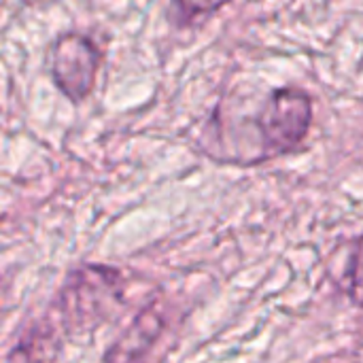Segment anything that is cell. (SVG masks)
<instances>
[{"label":"cell","mask_w":363,"mask_h":363,"mask_svg":"<svg viewBox=\"0 0 363 363\" xmlns=\"http://www.w3.org/2000/svg\"><path fill=\"white\" fill-rule=\"evenodd\" d=\"M49 57L55 87L72 104H81L91 94L102 64V51L96 40L77 30L62 32L51 45Z\"/></svg>","instance_id":"cell-3"},{"label":"cell","mask_w":363,"mask_h":363,"mask_svg":"<svg viewBox=\"0 0 363 363\" xmlns=\"http://www.w3.org/2000/svg\"><path fill=\"white\" fill-rule=\"evenodd\" d=\"M345 291L353 306L363 308V234L355 240L353 251L347 262V281Z\"/></svg>","instance_id":"cell-6"},{"label":"cell","mask_w":363,"mask_h":363,"mask_svg":"<svg viewBox=\"0 0 363 363\" xmlns=\"http://www.w3.org/2000/svg\"><path fill=\"white\" fill-rule=\"evenodd\" d=\"M166 330V317L160 304L143 306L119 338L104 351L102 363H147L151 351Z\"/></svg>","instance_id":"cell-4"},{"label":"cell","mask_w":363,"mask_h":363,"mask_svg":"<svg viewBox=\"0 0 363 363\" xmlns=\"http://www.w3.org/2000/svg\"><path fill=\"white\" fill-rule=\"evenodd\" d=\"M62 340L45 319L34 321L9 351L4 363H57L62 359Z\"/></svg>","instance_id":"cell-5"},{"label":"cell","mask_w":363,"mask_h":363,"mask_svg":"<svg viewBox=\"0 0 363 363\" xmlns=\"http://www.w3.org/2000/svg\"><path fill=\"white\" fill-rule=\"evenodd\" d=\"M223 4L213 2V4H202V2H170L168 4V21L174 23L177 28H187L194 26L198 19L219 11Z\"/></svg>","instance_id":"cell-7"},{"label":"cell","mask_w":363,"mask_h":363,"mask_svg":"<svg viewBox=\"0 0 363 363\" xmlns=\"http://www.w3.org/2000/svg\"><path fill=\"white\" fill-rule=\"evenodd\" d=\"M123 274L117 268L104 264L72 268L53 300L62 330L72 338L94 334L123 304Z\"/></svg>","instance_id":"cell-1"},{"label":"cell","mask_w":363,"mask_h":363,"mask_svg":"<svg viewBox=\"0 0 363 363\" xmlns=\"http://www.w3.org/2000/svg\"><path fill=\"white\" fill-rule=\"evenodd\" d=\"M313 113V96L306 89L298 85L272 89L255 117L262 160L296 151L311 132Z\"/></svg>","instance_id":"cell-2"}]
</instances>
